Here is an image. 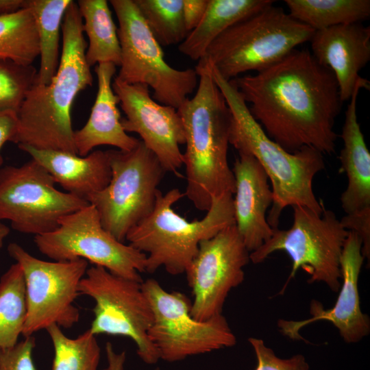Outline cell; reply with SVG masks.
I'll list each match as a JSON object with an SVG mask.
<instances>
[{
	"mask_svg": "<svg viewBox=\"0 0 370 370\" xmlns=\"http://www.w3.org/2000/svg\"><path fill=\"white\" fill-rule=\"evenodd\" d=\"M107 365L103 370H124L126 361V352H117L112 344L107 342L105 346Z\"/></svg>",
	"mask_w": 370,
	"mask_h": 370,
	"instance_id": "8d00e7d4",
	"label": "cell"
},
{
	"mask_svg": "<svg viewBox=\"0 0 370 370\" xmlns=\"http://www.w3.org/2000/svg\"><path fill=\"white\" fill-rule=\"evenodd\" d=\"M153 370H160V369L159 367H156Z\"/></svg>",
	"mask_w": 370,
	"mask_h": 370,
	"instance_id": "ab89813d",
	"label": "cell"
},
{
	"mask_svg": "<svg viewBox=\"0 0 370 370\" xmlns=\"http://www.w3.org/2000/svg\"><path fill=\"white\" fill-rule=\"evenodd\" d=\"M37 71L31 65L0 60V111L18 112L35 82Z\"/></svg>",
	"mask_w": 370,
	"mask_h": 370,
	"instance_id": "4dcf8cb0",
	"label": "cell"
},
{
	"mask_svg": "<svg viewBox=\"0 0 370 370\" xmlns=\"http://www.w3.org/2000/svg\"><path fill=\"white\" fill-rule=\"evenodd\" d=\"M288 14L314 31L362 23L370 16L369 0H285Z\"/></svg>",
	"mask_w": 370,
	"mask_h": 370,
	"instance_id": "484cf974",
	"label": "cell"
},
{
	"mask_svg": "<svg viewBox=\"0 0 370 370\" xmlns=\"http://www.w3.org/2000/svg\"><path fill=\"white\" fill-rule=\"evenodd\" d=\"M195 69L199 76L196 93L177 108L186 145L184 196L197 209L207 212L214 199L235 190L227 160L231 112L210 66L197 64Z\"/></svg>",
	"mask_w": 370,
	"mask_h": 370,
	"instance_id": "3957f363",
	"label": "cell"
},
{
	"mask_svg": "<svg viewBox=\"0 0 370 370\" xmlns=\"http://www.w3.org/2000/svg\"><path fill=\"white\" fill-rule=\"evenodd\" d=\"M369 88V81L360 77L347 105L341 134L343 146L339 171L345 173L347 186L340 199L346 214L370 208V153L357 117L360 90Z\"/></svg>",
	"mask_w": 370,
	"mask_h": 370,
	"instance_id": "44dd1931",
	"label": "cell"
},
{
	"mask_svg": "<svg viewBox=\"0 0 370 370\" xmlns=\"http://www.w3.org/2000/svg\"><path fill=\"white\" fill-rule=\"evenodd\" d=\"M184 196L176 188L160 191L151 213L128 232L129 245L146 255L145 272L164 267L171 275L185 273L202 241L235 224L232 194L214 199L205 217L193 221L173 209Z\"/></svg>",
	"mask_w": 370,
	"mask_h": 370,
	"instance_id": "5b68a950",
	"label": "cell"
},
{
	"mask_svg": "<svg viewBox=\"0 0 370 370\" xmlns=\"http://www.w3.org/2000/svg\"><path fill=\"white\" fill-rule=\"evenodd\" d=\"M314 32L272 4L222 33L198 64H208L225 79H234L271 66L310 41Z\"/></svg>",
	"mask_w": 370,
	"mask_h": 370,
	"instance_id": "8992f818",
	"label": "cell"
},
{
	"mask_svg": "<svg viewBox=\"0 0 370 370\" xmlns=\"http://www.w3.org/2000/svg\"><path fill=\"white\" fill-rule=\"evenodd\" d=\"M232 170L235 180L233 194L234 223L246 248L251 253L272 236L273 230L266 213L273 201L269 177L251 155L238 152Z\"/></svg>",
	"mask_w": 370,
	"mask_h": 370,
	"instance_id": "ac0fdd59",
	"label": "cell"
},
{
	"mask_svg": "<svg viewBox=\"0 0 370 370\" xmlns=\"http://www.w3.org/2000/svg\"><path fill=\"white\" fill-rule=\"evenodd\" d=\"M10 233V228L0 221V249L3 245L5 238Z\"/></svg>",
	"mask_w": 370,
	"mask_h": 370,
	"instance_id": "f35d334b",
	"label": "cell"
},
{
	"mask_svg": "<svg viewBox=\"0 0 370 370\" xmlns=\"http://www.w3.org/2000/svg\"><path fill=\"white\" fill-rule=\"evenodd\" d=\"M42 165L66 193L88 199L102 190L111 178L108 150H95L86 156L62 151L18 145Z\"/></svg>",
	"mask_w": 370,
	"mask_h": 370,
	"instance_id": "7402d4cb",
	"label": "cell"
},
{
	"mask_svg": "<svg viewBox=\"0 0 370 370\" xmlns=\"http://www.w3.org/2000/svg\"><path fill=\"white\" fill-rule=\"evenodd\" d=\"M348 231L356 233L362 241V254L365 259L370 260V208L352 214H345L341 220Z\"/></svg>",
	"mask_w": 370,
	"mask_h": 370,
	"instance_id": "836d02e7",
	"label": "cell"
},
{
	"mask_svg": "<svg viewBox=\"0 0 370 370\" xmlns=\"http://www.w3.org/2000/svg\"><path fill=\"white\" fill-rule=\"evenodd\" d=\"M8 252L22 269L27 301L24 337L56 324L69 329L80 318L74 302L80 295L79 286L88 262L82 258L67 261H45L12 243Z\"/></svg>",
	"mask_w": 370,
	"mask_h": 370,
	"instance_id": "4fadbf2b",
	"label": "cell"
},
{
	"mask_svg": "<svg viewBox=\"0 0 370 370\" xmlns=\"http://www.w3.org/2000/svg\"><path fill=\"white\" fill-rule=\"evenodd\" d=\"M26 317L24 276L16 262L0 278V349L14 347L18 342Z\"/></svg>",
	"mask_w": 370,
	"mask_h": 370,
	"instance_id": "4316f807",
	"label": "cell"
},
{
	"mask_svg": "<svg viewBox=\"0 0 370 370\" xmlns=\"http://www.w3.org/2000/svg\"><path fill=\"white\" fill-rule=\"evenodd\" d=\"M81 14L83 31L88 38L86 51L87 64H121V47L116 25L106 0H79L77 3Z\"/></svg>",
	"mask_w": 370,
	"mask_h": 370,
	"instance_id": "cb8c5ba5",
	"label": "cell"
},
{
	"mask_svg": "<svg viewBox=\"0 0 370 370\" xmlns=\"http://www.w3.org/2000/svg\"><path fill=\"white\" fill-rule=\"evenodd\" d=\"M248 341L254 351L257 360L255 370H309V364L301 354L281 358L265 345L263 340L251 337Z\"/></svg>",
	"mask_w": 370,
	"mask_h": 370,
	"instance_id": "1f68e13d",
	"label": "cell"
},
{
	"mask_svg": "<svg viewBox=\"0 0 370 370\" xmlns=\"http://www.w3.org/2000/svg\"><path fill=\"white\" fill-rule=\"evenodd\" d=\"M71 0H27L35 19L40 63L35 82L47 85L58 69L60 31Z\"/></svg>",
	"mask_w": 370,
	"mask_h": 370,
	"instance_id": "d4e9b609",
	"label": "cell"
},
{
	"mask_svg": "<svg viewBox=\"0 0 370 370\" xmlns=\"http://www.w3.org/2000/svg\"><path fill=\"white\" fill-rule=\"evenodd\" d=\"M143 20L161 47L180 45L187 36L183 0H134Z\"/></svg>",
	"mask_w": 370,
	"mask_h": 370,
	"instance_id": "f546056e",
	"label": "cell"
},
{
	"mask_svg": "<svg viewBox=\"0 0 370 370\" xmlns=\"http://www.w3.org/2000/svg\"><path fill=\"white\" fill-rule=\"evenodd\" d=\"M141 286L153 312L148 336L160 359L175 362L236 345V336L222 314L196 320L186 295L168 292L153 278L143 282Z\"/></svg>",
	"mask_w": 370,
	"mask_h": 370,
	"instance_id": "30bf717a",
	"label": "cell"
},
{
	"mask_svg": "<svg viewBox=\"0 0 370 370\" xmlns=\"http://www.w3.org/2000/svg\"><path fill=\"white\" fill-rule=\"evenodd\" d=\"M112 88L125 114L121 119L124 130L138 134L166 172L181 176L178 169L184 158L180 146L185 144V136L177 109L156 101L145 85L130 84L114 77Z\"/></svg>",
	"mask_w": 370,
	"mask_h": 370,
	"instance_id": "2e32d148",
	"label": "cell"
},
{
	"mask_svg": "<svg viewBox=\"0 0 370 370\" xmlns=\"http://www.w3.org/2000/svg\"><path fill=\"white\" fill-rule=\"evenodd\" d=\"M208 4V0H183V18L188 33L199 23Z\"/></svg>",
	"mask_w": 370,
	"mask_h": 370,
	"instance_id": "e575fe53",
	"label": "cell"
},
{
	"mask_svg": "<svg viewBox=\"0 0 370 370\" xmlns=\"http://www.w3.org/2000/svg\"><path fill=\"white\" fill-rule=\"evenodd\" d=\"M116 66L112 63L97 65L98 90L86 123L74 131L73 140L77 155L86 156L101 145H110L121 151H130L139 143L127 134L121 124L117 105L119 100L112 88Z\"/></svg>",
	"mask_w": 370,
	"mask_h": 370,
	"instance_id": "ffe728a7",
	"label": "cell"
},
{
	"mask_svg": "<svg viewBox=\"0 0 370 370\" xmlns=\"http://www.w3.org/2000/svg\"><path fill=\"white\" fill-rule=\"evenodd\" d=\"M292 208V226L273 230L271 237L250 253V260L258 264L272 253L283 251L292 261V269L282 292L299 269L309 275V283L323 282L338 292L342 278L341 258L349 231L330 210L324 208L319 214L304 206Z\"/></svg>",
	"mask_w": 370,
	"mask_h": 370,
	"instance_id": "52a82bcc",
	"label": "cell"
},
{
	"mask_svg": "<svg viewBox=\"0 0 370 370\" xmlns=\"http://www.w3.org/2000/svg\"><path fill=\"white\" fill-rule=\"evenodd\" d=\"M18 121L17 112L11 110L0 111V169L3 159L1 149L8 142H12L18 130Z\"/></svg>",
	"mask_w": 370,
	"mask_h": 370,
	"instance_id": "d590c367",
	"label": "cell"
},
{
	"mask_svg": "<svg viewBox=\"0 0 370 370\" xmlns=\"http://www.w3.org/2000/svg\"><path fill=\"white\" fill-rule=\"evenodd\" d=\"M82 25L77 3L72 1L62 23V48L56 74L47 85L34 82L17 112L18 130L12 141L17 145L77 154L71 108L77 94L93 82Z\"/></svg>",
	"mask_w": 370,
	"mask_h": 370,
	"instance_id": "7a4b0ae2",
	"label": "cell"
},
{
	"mask_svg": "<svg viewBox=\"0 0 370 370\" xmlns=\"http://www.w3.org/2000/svg\"><path fill=\"white\" fill-rule=\"evenodd\" d=\"M34 243L54 261L82 258L115 275L143 282L140 273L145 272L146 255L107 231L90 204L62 217L55 230L34 236Z\"/></svg>",
	"mask_w": 370,
	"mask_h": 370,
	"instance_id": "8fae6325",
	"label": "cell"
},
{
	"mask_svg": "<svg viewBox=\"0 0 370 370\" xmlns=\"http://www.w3.org/2000/svg\"><path fill=\"white\" fill-rule=\"evenodd\" d=\"M233 81L254 119L286 151L335 152V120L343 101L333 72L306 49Z\"/></svg>",
	"mask_w": 370,
	"mask_h": 370,
	"instance_id": "6da1fadb",
	"label": "cell"
},
{
	"mask_svg": "<svg viewBox=\"0 0 370 370\" xmlns=\"http://www.w3.org/2000/svg\"><path fill=\"white\" fill-rule=\"evenodd\" d=\"M309 42L312 56L333 72L342 101L349 100L360 71L370 60V27L362 23L336 25L314 31Z\"/></svg>",
	"mask_w": 370,
	"mask_h": 370,
	"instance_id": "d6986e66",
	"label": "cell"
},
{
	"mask_svg": "<svg viewBox=\"0 0 370 370\" xmlns=\"http://www.w3.org/2000/svg\"><path fill=\"white\" fill-rule=\"evenodd\" d=\"M273 3L272 0H208L201 21L178 45V50L193 60H199L225 30Z\"/></svg>",
	"mask_w": 370,
	"mask_h": 370,
	"instance_id": "603a6c76",
	"label": "cell"
},
{
	"mask_svg": "<svg viewBox=\"0 0 370 370\" xmlns=\"http://www.w3.org/2000/svg\"><path fill=\"white\" fill-rule=\"evenodd\" d=\"M249 254L235 224L199 243L185 272L193 295V318L204 321L222 314L229 293L244 280Z\"/></svg>",
	"mask_w": 370,
	"mask_h": 370,
	"instance_id": "9a60e30c",
	"label": "cell"
},
{
	"mask_svg": "<svg viewBox=\"0 0 370 370\" xmlns=\"http://www.w3.org/2000/svg\"><path fill=\"white\" fill-rule=\"evenodd\" d=\"M35 346V338L29 336L14 347L0 349V370H37L33 360Z\"/></svg>",
	"mask_w": 370,
	"mask_h": 370,
	"instance_id": "d6a6232c",
	"label": "cell"
},
{
	"mask_svg": "<svg viewBox=\"0 0 370 370\" xmlns=\"http://www.w3.org/2000/svg\"><path fill=\"white\" fill-rule=\"evenodd\" d=\"M54 349L51 370H97L101 349L89 329L77 338L67 337L53 324L46 329Z\"/></svg>",
	"mask_w": 370,
	"mask_h": 370,
	"instance_id": "f1b7e54d",
	"label": "cell"
},
{
	"mask_svg": "<svg viewBox=\"0 0 370 370\" xmlns=\"http://www.w3.org/2000/svg\"><path fill=\"white\" fill-rule=\"evenodd\" d=\"M27 0H0V16L25 8Z\"/></svg>",
	"mask_w": 370,
	"mask_h": 370,
	"instance_id": "74e56055",
	"label": "cell"
},
{
	"mask_svg": "<svg viewBox=\"0 0 370 370\" xmlns=\"http://www.w3.org/2000/svg\"><path fill=\"white\" fill-rule=\"evenodd\" d=\"M108 153L110 180L88 202L97 210L103 227L124 243L128 232L153 211L166 171L141 140L130 151Z\"/></svg>",
	"mask_w": 370,
	"mask_h": 370,
	"instance_id": "9c48e42d",
	"label": "cell"
},
{
	"mask_svg": "<svg viewBox=\"0 0 370 370\" xmlns=\"http://www.w3.org/2000/svg\"><path fill=\"white\" fill-rule=\"evenodd\" d=\"M110 3L119 22L121 64L116 77L127 84L147 86L156 101L179 108L197 87L195 69L180 70L166 62L134 0H111Z\"/></svg>",
	"mask_w": 370,
	"mask_h": 370,
	"instance_id": "ba28073f",
	"label": "cell"
},
{
	"mask_svg": "<svg viewBox=\"0 0 370 370\" xmlns=\"http://www.w3.org/2000/svg\"><path fill=\"white\" fill-rule=\"evenodd\" d=\"M141 284L92 266L82 279L79 291L94 300V318L89 328L93 334L127 337L135 343L143 362L153 365L160 357L148 336L153 312Z\"/></svg>",
	"mask_w": 370,
	"mask_h": 370,
	"instance_id": "5bb4252c",
	"label": "cell"
},
{
	"mask_svg": "<svg viewBox=\"0 0 370 370\" xmlns=\"http://www.w3.org/2000/svg\"><path fill=\"white\" fill-rule=\"evenodd\" d=\"M364 260L360 237L349 231L341 258L342 284L334 306L326 310L321 302L312 300L310 318L297 321L280 319L278 323L280 331L292 339H302L299 330L303 327L325 320L336 328L347 343H357L367 336L370 332V320L362 312L358 292V278Z\"/></svg>",
	"mask_w": 370,
	"mask_h": 370,
	"instance_id": "e0dca14e",
	"label": "cell"
},
{
	"mask_svg": "<svg viewBox=\"0 0 370 370\" xmlns=\"http://www.w3.org/2000/svg\"><path fill=\"white\" fill-rule=\"evenodd\" d=\"M214 79L231 112L230 145L238 152L253 156L271 182L273 201L267 222L278 228L281 213L287 206H304L321 214L324 209L312 188L314 176L325 167L323 154L303 147L291 153L271 140L251 114L232 80H226L212 67Z\"/></svg>",
	"mask_w": 370,
	"mask_h": 370,
	"instance_id": "277c9868",
	"label": "cell"
},
{
	"mask_svg": "<svg viewBox=\"0 0 370 370\" xmlns=\"http://www.w3.org/2000/svg\"><path fill=\"white\" fill-rule=\"evenodd\" d=\"M39 56L35 19L25 7L0 16V60L31 65Z\"/></svg>",
	"mask_w": 370,
	"mask_h": 370,
	"instance_id": "83f0119b",
	"label": "cell"
},
{
	"mask_svg": "<svg viewBox=\"0 0 370 370\" xmlns=\"http://www.w3.org/2000/svg\"><path fill=\"white\" fill-rule=\"evenodd\" d=\"M48 171L31 158L21 166L0 169V221L35 236L55 230L60 220L89 205L80 197L56 188Z\"/></svg>",
	"mask_w": 370,
	"mask_h": 370,
	"instance_id": "7c38bea8",
	"label": "cell"
}]
</instances>
